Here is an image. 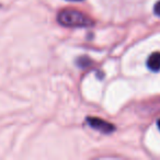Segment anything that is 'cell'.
I'll return each instance as SVG.
<instances>
[{
	"label": "cell",
	"instance_id": "obj_1",
	"mask_svg": "<svg viewBox=\"0 0 160 160\" xmlns=\"http://www.w3.org/2000/svg\"><path fill=\"white\" fill-rule=\"evenodd\" d=\"M57 21L66 28H87L93 24V21L89 16L75 9L62 10L57 14Z\"/></svg>",
	"mask_w": 160,
	"mask_h": 160
},
{
	"label": "cell",
	"instance_id": "obj_2",
	"mask_svg": "<svg viewBox=\"0 0 160 160\" xmlns=\"http://www.w3.org/2000/svg\"><path fill=\"white\" fill-rule=\"evenodd\" d=\"M87 122L90 127H92V128L96 129V131L100 132V133L110 134L115 131V127H114L113 124H111V123L107 122V121H104V120H101V118H88Z\"/></svg>",
	"mask_w": 160,
	"mask_h": 160
},
{
	"label": "cell",
	"instance_id": "obj_3",
	"mask_svg": "<svg viewBox=\"0 0 160 160\" xmlns=\"http://www.w3.org/2000/svg\"><path fill=\"white\" fill-rule=\"evenodd\" d=\"M147 66L151 71H159L160 70V53L156 52L152 53L149 58L147 59Z\"/></svg>",
	"mask_w": 160,
	"mask_h": 160
},
{
	"label": "cell",
	"instance_id": "obj_4",
	"mask_svg": "<svg viewBox=\"0 0 160 160\" xmlns=\"http://www.w3.org/2000/svg\"><path fill=\"white\" fill-rule=\"evenodd\" d=\"M77 62H78V66L86 67V66H88V65H89L90 59H89V58H87V57H80L79 59L77 60Z\"/></svg>",
	"mask_w": 160,
	"mask_h": 160
},
{
	"label": "cell",
	"instance_id": "obj_5",
	"mask_svg": "<svg viewBox=\"0 0 160 160\" xmlns=\"http://www.w3.org/2000/svg\"><path fill=\"white\" fill-rule=\"evenodd\" d=\"M153 12H155L156 16L160 17V1H158L155 5V7H153Z\"/></svg>",
	"mask_w": 160,
	"mask_h": 160
},
{
	"label": "cell",
	"instance_id": "obj_6",
	"mask_svg": "<svg viewBox=\"0 0 160 160\" xmlns=\"http://www.w3.org/2000/svg\"><path fill=\"white\" fill-rule=\"evenodd\" d=\"M158 127H159V129H160V120L158 121Z\"/></svg>",
	"mask_w": 160,
	"mask_h": 160
},
{
	"label": "cell",
	"instance_id": "obj_7",
	"mask_svg": "<svg viewBox=\"0 0 160 160\" xmlns=\"http://www.w3.org/2000/svg\"><path fill=\"white\" fill-rule=\"evenodd\" d=\"M69 1H81V0H69Z\"/></svg>",
	"mask_w": 160,
	"mask_h": 160
}]
</instances>
